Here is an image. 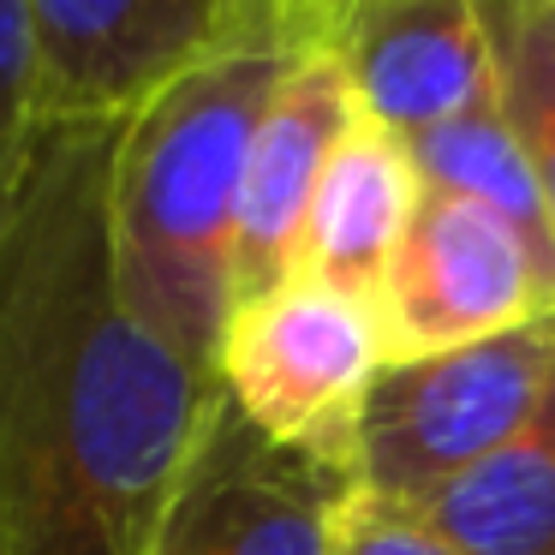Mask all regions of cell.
I'll return each mask as SVG.
<instances>
[{
    "instance_id": "15",
    "label": "cell",
    "mask_w": 555,
    "mask_h": 555,
    "mask_svg": "<svg viewBox=\"0 0 555 555\" xmlns=\"http://www.w3.org/2000/svg\"><path fill=\"white\" fill-rule=\"evenodd\" d=\"M335 555H460L418 507L376 502V495H352L340 514Z\"/></svg>"
},
{
    "instance_id": "11",
    "label": "cell",
    "mask_w": 555,
    "mask_h": 555,
    "mask_svg": "<svg viewBox=\"0 0 555 555\" xmlns=\"http://www.w3.org/2000/svg\"><path fill=\"white\" fill-rule=\"evenodd\" d=\"M460 555H555V400L519 442L418 507Z\"/></svg>"
},
{
    "instance_id": "16",
    "label": "cell",
    "mask_w": 555,
    "mask_h": 555,
    "mask_svg": "<svg viewBox=\"0 0 555 555\" xmlns=\"http://www.w3.org/2000/svg\"><path fill=\"white\" fill-rule=\"evenodd\" d=\"M340 0H275V13H281V25L293 30V37L305 42V49H311L317 42V30H323V18L335 13Z\"/></svg>"
},
{
    "instance_id": "3",
    "label": "cell",
    "mask_w": 555,
    "mask_h": 555,
    "mask_svg": "<svg viewBox=\"0 0 555 555\" xmlns=\"http://www.w3.org/2000/svg\"><path fill=\"white\" fill-rule=\"evenodd\" d=\"M555 400V317L442 359L388 364L359 412V495L424 507L531 430Z\"/></svg>"
},
{
    "instance_id": "6",
    "label": "cell",
    "mask_w": 555,
    "mask_h": 555,
    "mask_svg": "<svg viewBox=\"0 0 555 555\" xmlns=\"http://www.w3.org/2000/svg\"><path fill=\"white\" fill-rule=\"evenodd\" d=\"M376 317L388 364H418L555 317V293L507 221L466 197L424 192L418 221L376 293Z\"/></svg>"
},
{
    "instance_id": "7",
    "label": "cell",
    "mask_w": 555,
    "mask_h": 555,
    "mask_svg": "<svg viewBox=\"0 0 555 555\" xmlns=\"http://www.w3.org/2000/svg\"><path fill=\"white\" fill-rule=\"evenodd\" d=\"M269 0H30L37 120H126Z\"/></svg>"
},
{
    "instance_id": "5",
    "label": "cell",
    "mask_w": 555,
    "mask_h": 555,
    "mask_svg": "<svg viewBox=\"0 0 555 555\" xmlns=\"http://www.w3.org/2000/svg\"><path fill=\"white\" fill-rule=\"evenodd\" d=\"M352 495L347 460L269 442L216 395L144 555H335Z\"/></svg>"
},
{
    "instance_id": "1",
    "label": "cell",
    "mask_w": 555,
    "mask_h": 555,
    "mask_svg": "<svg viewBox=\"0 0 555 555\" xmlns=\"http://www.w3.org/2000/svg\"><path fill=\"white\" fill-rule=\"evenodd\" d=\"M126 120H37L0 185V543L144 555L216 371L138 323L114 275L108 185Z\"/></svg>"
},
{
    "instance_id": "9",
    "label": "cell",
    "mask_w": 555,
    "mask_h": 555,
    "mask_svg": "<svg viewBox=\"0 0 555 555\" xmlns=\"http://www.w3.org/2000/svg\"><path fill=\"white\" fill-rule=\"evenodd\" d=\"M359 120L364 108L347 66L328 49L293 54L287 78L275 85V102L257 126L251 162H245L240 240H233V305L299 275V245L317 180H323L328 156Z\"/></svg>"
},
{
    "instance_id": "14",
    "label": "cell",
    "mask_w": 555,
    "mask_h": 555,
    "mask_svg": "<svg viewBox=\"0 0 555 555\" xmlns=\"http://www.w3.org/2000/svg\"><path fill=\"white\" fill-rule=\"evenodd\" d=\"M37 18L30 0H0V185L13 180L18 150L37 126Z\"/></svg>"
},
{
    "instance_id": "17",
    "label": "cell",
    "mask_w": 555,
    "mask_h": 555,
    "mask_svg": "<svg viewBox=\"0 0 555 555\" xmlns=\"http://www.w3.org/2000/svg\"><path fill=\"white\" fill-rule=\"evenodd\" d=\"M0 555H7V543H0Z\"/></svg>"
},
{
    "instance_id": "12",
    "label": "cell",
    "mask_w": 555,
    "mask_h": 555,
    "mask_svg": "<svg viewBox=\"0 0 555 555\" xmlns=\"http://www.w3.org/2000/svg\"><path fill=\"white\" fill-rule=\"evenodd\" d=\"M412 162H418V180L424 192L436 197H466V204L490 209L495 221L526 240V251L538 257L543 281L555 293V216H550V197H543L538 173H531L526 150L514 144L502 108H478L466 120H448L436 132L412 138Z\"/></svg>"
},
{
    "instance_id": "2",
    "label": "cell",
    "mask_w": 555,
    "mask_h": 555,
    "mask_svg": "<svg viewBox=\"0 0 555 555\" xmlns=\"http://www.w3.org/2000/svg\"><path fill=\"white\" fill-rule=\"evenodd\" d=\"M299 49L269 0L245 30L126 114L114 144L108 228L120 299L197 371H216L233 317L245 162Z\"/></svg>"
},
{
    "instance_id": "10",
    "label": "cell",
    "mask_w": 555,
    "mask_h": 555,
    "mask_svg": "<svg viewBox=\"0 0 555 555\" xmlns=\"http://www.w3.org/2000/svg\"><path fill=\"white\" fill-rule=\"evenodd\" d=\"M418 204L424 180L412 150L376 120H359L317 180L299 245V275L376 299L388 281V263L418 221Z\"/></svg>"
},
{
    "instance_id": "8",
    "label": "cell",
    "mask_w": 555,
    "mask_h": 555,
    "mask_svg": "<svg viewBox=\"0 0 555 555\" xmlns=\"http://www.w3.org/2000/svg\"><path fill=\"white\" fill-rule=\"evenodd\" d=\"M311 49H328L364 120L400 144L495 108V49L478 0H340Z\"/></svg>"
},
{
    "instance_id": "13",
    "label": "cell",
    "mask_w": 555,
    "mask_h": 555,
    "mask_svg": "<svg viewBox=\"0 0 555 555\" xmlns=\"http://www.w3.org/2000/svg\"><path fill=\"white\" fill-rule=\"evenodd\" d=\"M495 49V108L555 216V0H478Z\"/></svg>"
},
{
    "instance_id": "4",
    "label": "cell",
    "mask_w": 555,
    "mask_h": 555,
    "mask_svg": "<svg viewBox=\"0 0 555 555\" xmlns=\"http://www.w3.org/2000/svg\"><path fill=\"white\" fill-rule=\"evenodd\" d=\"M388 371L376 299L293 275L240 299L216 347V383L269 442L352 466L359 412Z\"/></svg>"
}]
</instances>
